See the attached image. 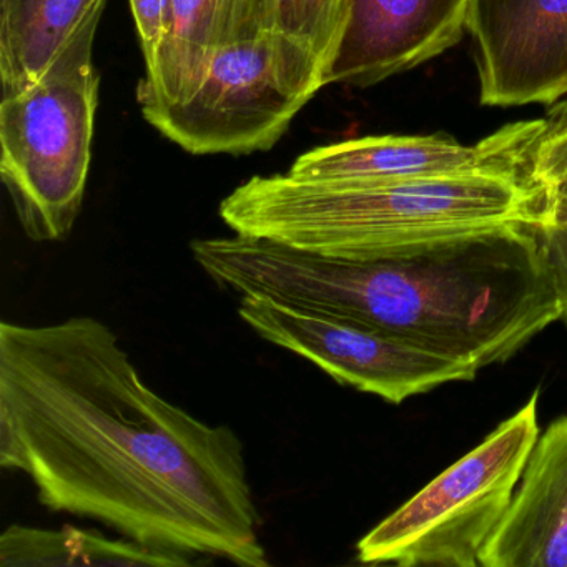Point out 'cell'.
<instances>
[{
    "label": "cell",
    "mask_w": 567,
    "mask_h": 567,
    "mask_svg": "<svg viewBox=\"0 0 567 567\" xmlns=\"http://www.w3.org/2000/svg\"><path fill=\"white\" fill-rule=\"evenodd\" d=\"M540 118L504 125L473 145L450 135H378L321 145L288 174L330 184H370L464 174H529L526 151Z\"/></svg>",
    "instance_id": "cell-9"
},
{
    "label": "cell",
    "mask_w": 567,
    "mask_h": 567,
    "mask_svg": "<svg viewBox=\"0 0 567 567\" xmlns=\"http://www.w3.org/2000/svg\"><path fill=\"white\" fill-rule=\"evenodd\" d=\"M0 466L142 546L270 564L237 431L152 390L97 318L0 323Z\"/></svg>",
    "instance_id": "cell-1"
},
{
    "label": "cell",
    "mask_w": 567,
    "mask_h": 567,
    "mask_svg": "<svg viewBox=\"0 0 567 567\" xmlns=\"http://www.w3.org/2000/svg\"><path fill=\"white\" fill-rule=\"evenodd\" d=\"M107 0H0V79L4 97L35 84Z\"/></svg>",
    "instance_id": "cell-13"
},
{
    "label": "cell",
    "mask_w": 567,
    "mask_h": 567,
    "mask_svg": "<svg viewBox=\"0 0 567 567\" xmlns=\"http://www.w3.org/2000/svg\"><path fill=\"white\" fill-rule=\"evenodd\" d=\"M527 167L547 194L567 202V97L549 105L526 151Z\"/></svg>",
    "instance_id": "cell-16"
},
{
    "label": "cell",
    "mask_w": 567,
    "mask_h": 567,
    "mask_svg": "<svg viewBox=\"0 0 567 567\" xmlns=\"http://www.w3.org/2000/svg\"><path fill=\"white\" fill-rule=\"evenodd\" d=\"M327 69L313 45L274 29L217 45L188 97L144 117L188 154L270 151L327 85Z\"/></svg>",
    "instance_id": "cell-6"
},
{
    "label": "cell",
    "mask_w": 567,
    "mask_h": 567,
    "mask_svg": "<svg viewBox=\"0 0 567 567\" xmlns=\"http://www.w3.org/2000/svg\"><path fill=\"white\" fill-rule=\"evenodd\" d=\"M137 24L145 68L154 64L171 25L174 0H128Z\"/></svg>",
    "instance_id": "cell-18"
},
{
    "label": "cell",
    "mask_w": 567,
    "mask_h": 567,
    "mask_svg": "<svg viewBox=\"0 0 567 567\" xmlns=\"http://www.w3.org/2000/svg\"><path fill=\"white\" fill-rule=\"evenodd\" d=\"M2 566H192L195 559L182 554L152 549L127 539H109L95 530L39 529L9 526L0 536Z\"/></svg>",
    "instance_id": "cell-14"
},
{
    "label": "cell",
    "mask_w": 567,
    "mask_h": 567,
    "mask_svg": "<svg viewBox=\"0 0 567 567\" xmlns=\"http://www.w3.org/2000/svg\"><path fill=\"white\" fill-rule=\"evenodd\" d=\"M92 22L35 84L0 105V178L29 240L62 241L84 205L99 74Z\"/></svg>",
    "instance_id": "cell-4"
},
{
    "label": "cell",
    "mask_w": 567,
    "mask_h": 567,
    "mask_svg": "<svg viewBox=\"0 0 567 567\" xmlns=\"http://www.w3.org/2000/svg\"><path fill=\"white\" fill-rule=\"evenodd\" d=\"M471 0H344L327 85L370 87L450 51L466 31Z\"/></svg>",
    "instance_id": "cell-10"
},
{
    "label": "cell",
    "mask_w": 567,
    "mask_h": 567,
    "mask_svg": "<svg viewBox=\"0 0 567 567\" xmlns=\"http://www.w3.org/2000/svg\"><path fill=\"white\" fill-rule=\"evenodd\" d=\"M343 22L344 0H277L278 31L313 45L327 59L328 65Z\"/></svg>",
    "instance_id": "cell-15"
},
{
    "label": "cell",
    "mask_w": 567,
    "mask_h": 567,
    "mask_svg": "<svg viewBox=\"0 0 567 567\" xmlns=\"http://www.w3.org/2000/svg\"><path fill=\"white\" fill-rule=\"evenodd\" d=\"M540 240L560 305V321L567 327V202L549 195L546 217L539 224Z\"/></svg>",
    "instance_id": "cell-17"
},
{
    "label": "cell",
    "mask_w": 567,
    "mask_h": 567,
    "mask_svg": "<svg viewBox=\"0 0 567 567\" xmlns=\"http://www.w3.org/2000/svg\"><path fill=\"white\" fill-rule=\"evenodd\" d=\"M481 567H567V414L537 437Z\"/></svg>",
    "instance_id": "cell-11"
},
{
    "label": "cell",
    "mask_w": 567,
    "mask_h": 567,
    "mask_svg": "<svg viewBox=\"0 0 567 567\" xmlns=\"http://www.w3.org/2000/svg\"><path fill=\"white\" fill-rule=\"evenodd\" d=\"M277 29V0H174L171 25L138 84L142 114L188 97L217 45Z\"/></svg>",
    "instance_id": "cell-12"
},
{
    "label": "cell",
    "mask_w": 567,
    "mask_h": 567,
    "mask_svg": "<svg viewBox=\"0 0 567 567\" xmlns=\"http://www.w3.org/2000/svg\"><path fill=\"white\" fill-rule=\"evenodd\" d=\"M539 390L357 544L363 564L480 567L539 437Z\"/></svg>",
    "instance_id": "cell-5"
},
{
    "label": "cell",
    "mask_w": 567,
    "mask_h": 567,
    "mask_svg": "<svg viewBox=\"0 0 567 567\" xmlns=\"http://www.w3.org/2000/svg\"><path fill=\"white\" fill-rule=\"evenodd\" d=\"M480 102L556 104L567 97V0H471Z\"/></svg>",
    "instance_id": "cell-8"
},
{
    "label": "cell",
    "mask_w": 567,
    "mask_h": 567,
    "mask_svg": "<svg viewBox=\"0 0 567 567\" xmlns=\"http://www.w3.org/2000/svg\"><path fill=\"white\" fill-rule=\"evenodd\" d=\"M238 315L267 343L290 351L344 386L401 404L447 383L473 381L480 370L400 338L337 318L258 298H241Z\"/></svg>",
    "instance_id": "cell-7"
},
{
    "label": "cell",
    "mask_w": 567,
    "mask_h": 567,
    "mask_svg": "<svg viewBox=\"0 0 567 567\" xmlns=\"http://www.w3.org/2000/svg\"><path fill=\"white\" fill-rule=\"evenodd\" d=\"M549 194L529 174H464L370 184L254 177L218 207L234 234L333 258L507 224H540Z\"/></svg>",
    "instance_id": "cell-3"
},
{
    "label": "cell",
    "mask_w": 567,
    "mask_h": 567,
    "mask_svg": "<svg viewBox=\"0 0 567 567\" xmlns=\"http://www.w3.org/2000/svg\"><path fill=\"white\" fill-rule=\"evenodd\" d=\"M195 264L240 298L337 318L483 370L560 320L539 224H507L333 258L247 235L197 238Z\"/></svg>",
    "instance_id": "cell-2"
}]
</instances>
